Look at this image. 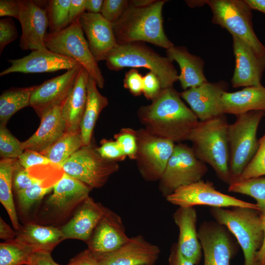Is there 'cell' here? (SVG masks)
<instances>
[{
    "label": "cell",
    "mask_w": 265,
    "mask_h": 265,
    "mask_svg": "<svg viewBox=\"0 0 265 265\" xmlns=\"http://www.w3.org/2000/svg\"><path fill=\"white\" fill-rule=\"evenodd\" d=\"M17 159L20 164L26 169L36 165L52 164L40 153L28 150H25Z\"/></svg>",
    "instance_id": "cell-46"
},
{
    "label": "cell",
    "mask_w": 265,
    "mask_h": 265,
    "mask_svg": "<svg viewBox=\"0 0 265 265\" xmlns=\"http://www.w3.org/2000/svg\"><path fill=\"white\" fill-rule=\"evenodd\" d=\"M15 238L34 253H50L59 243L65 239L60 228L33 223H26L20 227L16 232Z\"/></svg>",
    "instance_id": "cell-27"
},
{
    "label": "cell",
    "mask_w": 265,
    "mask_h": 265,
    "mask_svg": "<svg viewBox=\"0 0 265 265\" xmlns=\"http://www.w3.org/2000/svg\"><path fill=\"white\" fill-rule=\"evenodd\" d=\"M20 5L18 21L22 27L21 48L32 51L47 49L45 44L49 26L46 10L31 0H20Z\"/></svg>",
    "instance_id": "cell-15"
},
{
    "label": "cell",
    "mask_w": 265,
    "mask_h": 265,
    "mask_svg": "<svg viewBox=\"0 0 265 265\" xmlns=\"http://www.w3.org/2000/svg\"><path fill=\"white\" fill-rule=\"evenodd\" d=\"M24 151L21 142L5 125L0 124V155L2 159H18Z\"/></svg>",
    "instance_id": "cell-39"
},
{
    "label": "cell",
    "mask_w": 265,
    "mask_h": 265,
    "mask_svg": "<svg viewBox=\"0 0 265 265\" xmlns=\"http://www.w3.org/2000/svg\"><path fill=\"white\" fill-rule=\"evenodd\" d=\"M137 149L135 160L146 181L159 180L174 149V142L155 136L144 129L136 131Z\"/></svg>",
    "instance_id": "cell-11"
},
{
    "label": "cell",
    "mask_w": 265,
    "mask_h": 265,
    "mask_svg": "<svg viewBox=\"0 0 265 265\" xmlns=\"http://www.w3.org/2000/svg\"><path fill=\"white\" fill-rule=\"evenodd\" d=\"M160 253L158 246L139 235L115 251L97 257L101 265H154Z\"/></svg>",
    "instance_id": "cell-19"
},
{
    "label": "cell",
    "mask_w": 265,
    "mask_h": 265,
    "mask_svg": "<svg viewBox=\"0 0 265 265\" xmlns=\"http://www.w3.org/2000/svg\"><path fill=\"white\" fill-rule=\"evenodd\" d=\"M156 1L155 0H130V4L135 7H144L149 6Z\"/></svg>",
    "instance_id": "cell-56"
},
{
    "label": "cell",
    "mask_w": 265,
    "mask_h": 265,
    "mask_svg": "<svg viewBox=\"0 0 265 265\" xmlns=\"http://www.w3.org/2000/svg\"><path fill=\"white\" fill-rule=\"evenodd\" d=\"M30 265H61L52 258L51 253L47 252L34 253L31 259Z\"/></svg>",
    "instance_id": "cell-51"
},
{
    "label": "cell",
    "mask_w": 265,
    "mask_h": 265,
    "mask_svg": "<svg viewBox=\"0 0 265 265\" xmlns=\"http://www.w3.org/2000/svg\"><path fill=\"white\" fill-rule=\"evenodd\" d=\"M204 265H230L236 246L227 229L217 222H203L198 231Z\"/></svg>",
    "instance_id": "cell-13"
},
{
    "label": "cell",
    "mask_w": 265,
    "mask_h": 265,
    "mask_svg": "<svg viewBox=\"0 0 265 265\" xmlns=\"http://www.w3.org/2000/svg\"><path fill=\"white\" fill-rule=\"evenodd\" d=\"M179 229L178 248L183 256L195 265L202 256V249L196 230L197 212L193 207H179L173 214Z\"/></svg>",
    "instance_id": "cell-23"
},
{
    "label": "cell",
    "mask_w": 265,
    "mask_h": 265,
    "mask_svg": "<svg viewBox=\"0 0 265 265\" xmlns=\"http://www.w3.org/2000/svg\"><path fill=\"white\" fill-rule=\"evenodd\" d=\"M78 208L71 220L60 229L65 239H77L87 243L107 208L89 196Z\"/></svg>",
    "instance_id": "cell-24"
},
{
    "label": "cell",
    "mask_w": 265,
    "mask_h": 265,
    "mask_svg": "<svg viewBox=\"0 0 265 265\" xmlns=\"http://www.w3.org/2000/svg\"><path fill=\"white\" fill-rule=\"evenodd\" d=\"M84 146L80 132H66L56 142L41 153L50 162L62 168L63 164Z\"/></svg>",
    "instance_id": "cell-33"
},
{
    "label": "cell",
    "mask_w": 265,
    "mask_h": 265,
    "mask_svg": "<svg viewBox=\"0 0 265 265\" xmlns=\"http://www.w3.org/2000/svg\"><path fill=\"white\" fill-rule=\"evenodd\" d=\"M229 124L224 114L199 121L188 140L192 143L196 157L209 164L222 182L230 185V149L228 137Z\"/></svg>",
    "instance_id": "cell-3"
},
{
    "label": "cell",
    "mask_w": 265,
    "mask_h": 265,
    "mask_svg": "<svg viewBox=\"0 0 265 265\" xmlns=\"http://www.w3.org/2000/svg\"><path fill=\"white\" fill-rule=\"evenodd\" d=\"M20 12V0H0V16L13 17L19 20Z\"/></svg>",
    "instance_id": "cell-47"
},
{
    "label": "cell",
    "mask_w": 265,
    "mask_h": 265,
    "mask_svg": "<svg viewBox=\"0 0 265 265\" xmlns=\"http://www.w3.org/2000/svg\"><path fill=\"white\" fill-rule=\"evenodd\" d=\"M17 159H1L0 161V201L6 210L14 228L18 231V222L13 198L12 176Z\"/></svg>",
    "instance_id": "cell-31"
},
{
    "label": "cell",
    "mask_w": 265,
    "mask_h": 265,
    "mask_svg": "<svg viewBox=\"0 0 265 265\" xmlns=\"http://www.w3.org/2000/svg\"><path fill=\"white\" fill-rule=\"evenodd\" d=\"M86 0H71L69 10V24L74 22L85 12Z\"/></svg>",
    "instance_id": "cell-49"
},
{
    "label": "cell",
    "mask_w": 265,
    "mask_h": 265,
    "mask_svg": "<svg viewBox=\"0 0 265 265\" xmlns=\"http://www.w3.org/2000/svg\"><path fill=\"white\" fill-rule=\"evenodd\" d=\"M251 9L265 13V0H245Z\"/></svg>",
    "instance_id": "cell-55"
},
{
    "label": "cell",
    "mask_w": 265,
    "mask_h": 265,
    "mask_svg": "<svg viewBox=\"0 0 265 265\" xmlns=\"http://www.w3.org/2000/svg\"><path fill=\"white\" fill-rule=\"evenodd\" d=\"M79 19L61 30L47 33L45 46L53 52L76 61L95 80L98 87L103 88L105 79L90 51Z\"/></svg>",
    "instance_id": "cell-8"
},
{
    "label": "cell",
    "mask_w": 265,
    "mask_h": 265,
    "mask_svg": "<svg viewBox=\"0 0 265 265\" xmlns=\"http://www.w3.org/2000/svg\"><path fill=\"white\" fill-rule=\"evenodd\" d=\"M235 68L231 79L232 86H259L265 69V56L256 54L251 48L238 37L233 36Z\"/></svg>",
    "instance_id": "cell-20"
},
{
    "label": "cell",
    "mask_w": 265,
    "mask_h": 265,
    "mask_svg": "<svg viewBox=\"0 0 265 265\" xmlns=\"http://www.w3.org/2000/svg\"><path fill=\"white\" fill-rule=\"evenodd\" d=\"M34 253L15 238L0 244V265H29Z\"/></svg>",
    "instance_id": "cell-36"
},
{
    "label": "cell",
    "mask_w": 265,
    "mask_h": 265,
    "mask_svg": "<svg viewBox=\"0 0 265 265\" xmlns=\"http://www.w3.org/2000/svg\"><path fill=\"white\" fill-rule=\"evenodd\" d=\"M103 1V0H86L85 10L91 13H101Z\"/></svg>",
    "instance_id": "cell-53"
},
{
    "label": "cell",
    "mask_w": 265,
    "mask_h": 265,
    "mask_svg": "<svg viewBox=\"0 0 265 265\" xmlns=\"http://www.w3.org/2000/svg\"><path fill=\"white\" fill-rule=\"evenodd\" d=\"M203 2L211 9L213 23L244 42L258 55L265 56V46L254 31L252 9L245 0H209Z\"/></svg>",
    "instance_id": "cell-7"
},
{
    "label": "cell",
    "mask_w": 265,
    "mask_h": 265,
    "mask_svg": "<svg viewBox=\"0 0 265 265\" xmlns=\"http://www.w3.org/2000/svg\"><path fill=\"white\" fill-rule=\"evenodd\" d=\"M265 112L264 111L248 112L237 116L236 121L229 124L231 183L238 180L258 148L257 132Z\"/></svg>",
    "instance_id": "cell-6"
},
{
    "label": "cell",
    "mask_w": 265,
    "mask_h": 265,
    "mask_svg": "<svg viewBox=\"0 0 265 265\" xmlns=\"http://www.w3.org/2000/svg\"><path fill=\"white\" fill-rule=\"evenodd\" d=\"M166 55L180 67L178 80L184 90L199 86L208 81L204 74V61L199 56L190 53L185 47L174 46L166 50Z\"/></svg>",
    "instance_id": "cell-28"
},
{
    "label": "cell",
    "mask_w": 265,
    "mask_h": 265,
    "mask_svg": "<svg viewBox=\"0 0 265 265\" xmlns=\"http://www.w3.org/2000/svg\"><path fill=\"white\" fill-rule=\"evenodd\" d=\"M89 75L82 66L74 86L63 103L62 115L66 125V132H80V125L87 101V84Z\"/></svg>",
    "instance_id": "cell-26"
},
{
    "label": "cell",
    "mask_w": 265,
    "mask_h": 265,
    "mask_svg": "<svg viewBox=\"0 0 265 265\" xmlns=\"http://www.w3.org/2000/svg\"><path fill=\"white\" fill-rule=\"evenodd\" d=\"M108 69L119 71L126 67L144 68L159 79L162 89L173 87L178 80V72L168 57L162 56L144 42L117 44L107 55Z\"/></svg>",
    "instance_id": "cell-5"
},
{
    "label": "cell",
    "mask_w": 265,
    "mask_h": 265,
    "mask_svg": "<svg viewBox=\"0 0 265 265\" xmlns=\"http://www.w3.org/2000/svg\"><path fill=\"white\" fill-rule=\"evenodd\" d=\"M223 112L237 116L251 111H265V87L262 85L246 87L222 96Z\"/></svg>",
    "instance_id": "cell-29"
},
{
    "label": "cell",
    "mask_w": 265,
    "mask_h": 265,
    "mask_svg": "<svg viewBox=\"0 0 265 265\" xmlns=\"http://www.w3.org/2000/svg\"><path fill=\"white\" fill-rule=\"evenodd\" d=\"M8 60L11 66L0 72V77L12 73H42L61 70L67 71L81 66L73 59L48 49L32 51L29 54L22 58Z\"/></svg>",
    "instance_id": "cell-18"
},
{
    "label": "cell",
    "mask_w": 265,
    "mask_h": 265,
    "mask_svg": "<svg viewBox=\"0 0 265 265\" xmlns=\"http://www.w3.org/2000/svg\"><path fill=\"white\" fill-rule=\"evenodd\" d=\"M258 143L259 146L256 153L237 181L265 175V133L258 140Z\"/></svg>",
    "instance_id": "cell-38"
},
{
    "label": "cell",
    "mask_w": 265,
    "mask_h": 265,
    "mask_svg": "<svg viewBox=\"0 0 265 265\" xmlns=\"http://www.w3.org/2000/svg\"><path fill=\"white\" fill-rule=\"evenodd\" d=\"M123 85L132 95L139 96L142 93L143 76L136 68H132L125 74Z\"/></svg>",
    "instance_id": "cell-45"
},
{
    "label": "cell",
    "mask_w": 265,
    "mask_h": 265,
    "mask_svg": "<svg viewBox=\"0 0 265 265\" xmlns=\"http://www.w3.org/2000/svg\"><path fill=\"white\" fill-rule=\"evenodd\" d=\"M207 171L206 164L196 157L192 148L178 143L159 180V190L166 197L181 186L202 180Z\"/></svg>",
    "instance_id": "cell-10"
},
{
    "label": "cell",
    "mask_w": 265,
    "mask_h": 265,
    "mask_svg": "<svg viewBox=\"0 0 265 265\" xmlns=\"http://www.w3.org/2000/svg\"><path fill=\"white\" fill-rule=\"evenodd\" d=\"M68 265H101L97 257L89 249L82 251L71 259Z\"/></svg>",
    "instance_id": "cell-48"
},
{
    "label": "cell",
    "mask_w": 265,
    "mask_h": 265,
    "mask_svg": "<svg viewBox=\"0 0 265 265\" xmlns=\"http://www.w3.org/2000/svg\"><path fill=\"white\" fill-rule=\"evenodd\" d=\"M62 176L42 180L30 187L17 192V199L20 210L24 212H27L34 204L53 190L54 186Z\"/></svg>",
    "instance_id": "cell-34"
},
{
    "label": "cell",
    "mask_w": 265,
    "mask_h": 265,
    "mask_svg": "<svg viewBox=\"0 0 265 265\" xmlns=\"http://www.w3.org/2000/svg\"><path fill=\"white\" fill-rule=\"evenodd\" d=\"M130 238L121 217L107 208L86 243L87 249L96 257L101 256L118 249Z\"/></svg>",
    "instance_id": "cell-16"
},
{
    "label": "cell",
    "mask_w": 265,
    "mask_h": 265,
    "mask_svg": "<svg viewBox=\"0 0 265 265\" xmlns=\"http://www.w3.org/2000/svg\"><path fill=\"white\" fill-rule=\"evenodd\" d=\"M71 0H51L46 7L50 32L61 30L69 24V10Z\"/></svg>",
    "instance_id": "cell-37"
},
{
    "label": "cell",
    "mask_w": 265,
    "mask_h": 265,
    "mask_svg": "<svg viewBox=\"0 0 265 265\" xmlns=\"http://www.w3.org/2000/svg\"><path fill=\"white\" fill-rule=\"evenodd\" d=\"M16 232L3 220L0 218V238L7 240L13 239L16 238Z\"/></svg>",
    "instance_id": "cell-52"
},
{
    "label": "cell",
    "mask_w": 265,
    "mask_h": 265,
    "mask_svg": "<svg viewBox=\"0 0 265 265\" xmlns=\"http://www.w3.org/2000/svg\"><path fill=\"white\" fill-rule=\"evenodd\" d=\"M126 156L135 159L137 149L136 131L130 128H124L114 136Z\"/></svg>",
    "instance_id": "cell-40"
},
{
    "label": "cell",
    "mask_w": 265,
    "mask_h": 265,
    "mask_svg": "<svg viewBox=\"0 0 265 265\" xmlns=\"http://www.w3.org/2000/svg\"></svg>",
    "instance_id": "cell-57"
},
{
    "label": "cell",
    "mask_w": 265,
    "mask_h": 265,
    "mask_svg": "<svg viewBox=\"0 0 265 265\" xmlns=\"http://www.w3.org/2000/svg\"><path fill=\"white\" fill-rule=\"evenodd\" d=\"M63 103L53 107L40 118V124L36 132L21 142L24 150H31L41 154L66 132V125L61 113Z\"/></svg>",
    "instance_id": "cell-25"
},
{
    "label": "cell",
    "mask_w": 265,
    "mask_h": 265,
    "mask_svg": "<svg viewBox=\"0 0 265 265\" xmlns=\"http://www.w3.org/2000/svg\"><path fill=\"white\" fill-rule=\"evenodd\" d=\"M162 89L160 81L154 73L149 71L143 76L142 93L147 99L153 100Z\"/></svg>",
    "instance_id": "cell-44"
},
{
    "label": "cell",
    "mask_w": 265,
    "mask_h": 265,
    "mask_svg": "<svg viewBox=\"0 0 265 265\" xmlns=\"http://www.w3.org/2000/svg\"><path fill=\"white\" fill-rule=\"evenodd\" d=\"M79 20L94 58L97 62L105 60L108 53L117 45L112 24L100 13L87 12L83 13Z\"/></svg>",
    "instance_id": "cell-21"
},
{
    "label": "cell",
    "mask_w": 265,
    "mask_h": 265,
    "mask_svg": "<svg viewBox=\"0 0 265 265\" xmlns=\"http://www.w3.org/2000/svg\"><path fill=\"white\" fill-rule=\"evenodd\" d=\"M228 191L246 195L254 198L262 216H265V177H260L231 183Z\"/></svg>",
    "instance_id": "cell-35"
},
{
    "label": "cell",
    "mask_w": 265,
    "mask_h": 265,
    "mask_svg": "<svg viewBox=\"0 0 265 265\" xmlns=\"http://www.w3.org/2000/svg\"><path fill=\"white\" fill-rule=\"evenodd\" d=\"M137 114L147 132L174 143L188 140L199 121L173 87L162 89L151 104L140 107Z\"/></svg>",
    "instance_id": "cell-1"
},
{
    "label": "cell",
    "mask_w": 265,
    "mask_h": 265,
    "mask_svg": "<svg viewBox=\"0 0 265 265\" xmlns=\"http://www.w3.org/2000/svg\"><path fill=\"white\" fill-rule=\"evenodd\" d=\"M129 5L130 0H104L100 14L112 24L121 17Z\"/></svg>",
    "instance_id": "cell-41"
},
{
    "label": "cell",
    "mask_w": 265,
    "mask_h": 265,
    "mask_svg": "<svg viewBox=\"0 0 265 265\" xmlns=\"http://www.w3.org/2000/svg\"><path fill=\"white\" fill-rule=\"evenodd\" d=\"M95 80L90 76L87 84V101L84 113L80 125V132L83 145L91 143L93 130L102 111L108 105L106 97L97 88Z\"/></svg>",
    "instance_id": "cell-30"
},
{
    "label": "cell",
    "mask_w": 265,
    "mask_h": 265,
    "mask_svg": "<svg viewBox=\"0 0 265 265\" xmlns=\"http://www.w3.org/2000/svg\"><path fill=\"white\" fill-rule=\"evenodd\" d=\"M119 168L117 161L103 158L92 143L81 147L62 166L64 173L91 188L103 187Z\"/></svg>",
    "instance_id": "cell-9"
},
{
    "label": "cell",
    "mask_w": 265,
    "mask_h": 265,
    "mask_svg": "<svg viewBox=\"0 0 265 265\" xmlns=\"http://www.w3.org/2000/svg\"><path fill=\"white\" fill-rule=\"evenodd\" d=\"M18 37V31L15 24L10 17L0 20V53L9 43Z\"/></svg>",
    "instance_id": "cell-42"
},
{
    "label": "cell",
    "mask_w": 265,
    "mask_h": 265,
    "mask_svg": "<svg viewBox=\"0 0 265 265\" xmlns=\"http://www.w3.org/2000/svg\"><path fill=\"white\" fill-rule=\"evenodd\" d=\"M165 199L169 203L179 207H194L197 205L223 208L241 207L259 211L256 204L223 193L217 190L212 183L203 180L178 188Z\"/></svg>",
    "instance_id": "cell-12"
},
{
    "label": "cell",
    "mask_w": 265,
    "mask_h": 265,
    "mask_svg": "<svg viewBox=\"0 0 265 265\" xmlns=\"http://www.w3.org/2000/svg\"><path fill=\"white\" fill-rule=\"evenodd\" d=\"M227 85L224 81L210 83L188 89L180 93L200 121L224 115L222 96Z\"/></svg>",
    "instance_id": "cell-17"
},
{
    "label": "cell",
    "mask_w": 265,
    "mask_h": 265,
    "mask_svg": "<svg viewBox=\"0 0 265 265\" xmlns=\"http://www.w3.org/2000/svg\"><path fill=\"white\" fill-rule=\"evenodd\" d=\"M168 263L169 265H195L183 256L177 243H174L171 247Z\"/></svg>",
    "instance_id": "cell-50"
},
{
    "label": "cell",
    "mask_w": 265,
    "mask_h": 265,
    "mask_svg": "<svg viewBox=\"0 0 265 265\" xmlns=\"http://www.w3.org/2000/svg\"><path fill=\"white\" fill-rule=\"evenodd\" d=\"M210 212L216 222L235 237L243 253L244 265H259L257 255L263 243L264 232L259 211L236 207L231 209L211 208Z\"/></svg>",
    "instance_id": "cell-4"
},
{
    "label": "cell",
    "mask_w": 265,
    "mask_h": 265,
    "mask_svg": "<svg viewBox=\"0 0 265 265\" xmlns=\"http://www.w3.org/2000/svg\"><path fill=\"white\" fill-rule=\"evenodd\" d=\"M262 218L264 238L262 246L257 253V259L259 265H265V216Z\"/></svg>",
    "instance_id": "cell-54"
},
{
    "label": "cell",
    "mask_w": 265,
    "mask_h": 265,
    "mask_svg": "<svg viewBox=\"0 0 265 265\" xmlns=\"http://www.w3.org/2000/svg\"><path fill=\"white\" fill-rule=\"evenodd\" d=\"M81 66L36 85L31 96L30 106L41 118L53 107L63 104L71 92Z\"/></svg>",
    "instance_id": "cell-14"
},
{
    "label": "cell",
    "mask_w": 265,
    "mask_h": 265,
    "mask_svg": "<svg viewBox=\"0 0 265 265\" xmlns=\"http://www.w3.org/2000/svg\"><path fill=\"white\" fill-rule=\"evenodd\" d=\"M91 188L79 180L64 173L55 184L53 193L47 200L53 212L65 215L79 207L89 197Z\"/></svg>",
    "instance_id": "cell-22"
},
{
    "label": "cell",
    "mask_w": 265,
    "mask_h": 265,
    "mask_svg": "<svg viewBox=\"0 0 265 265\" xmlns=\"http://www.w3.org/2000/svg\"><path fill=\"white\" fill-rule=\"evenodd\" d=\"M36 86L11 88L3 92L0 96V124L6 126L13 114L30 106L31 96Z\"/></svg>",
    "instance_id": "cell-32"
},
{
    "label": "cell",
    "mask_w": 265,
    "mask_h": 265,
    "mask_svg": "<svg viewBox=\"0 0 265 265\" xmlns=\"http://www.w3.org/2000/svg\"><path fill=\"white\" fill-rule=\"evenodd\" d=\"M97 150L103 158L117 162L127 157L116 140H102L101 146L97 148Z\"/></svg>",
    "instance_id": "cell-43"
},
{
    "label": "cell",
    "mask_w": 265,
    "mask_h": 265,
    "mask_svg": "<svg viewBox=\"0 0 265 265\" xmlns=\"http://www.w3.org/2000/svg\"><path fill=\"white\" fill-rule=\"evenodd\" d=\"M167 0H156L144 7L130 4L121 17L112 23L117 44L147 42L168 50L174 46L166 35L162 10Z\"/></svg>",
    "instance_id": "cell-2"
}]
</instances>
